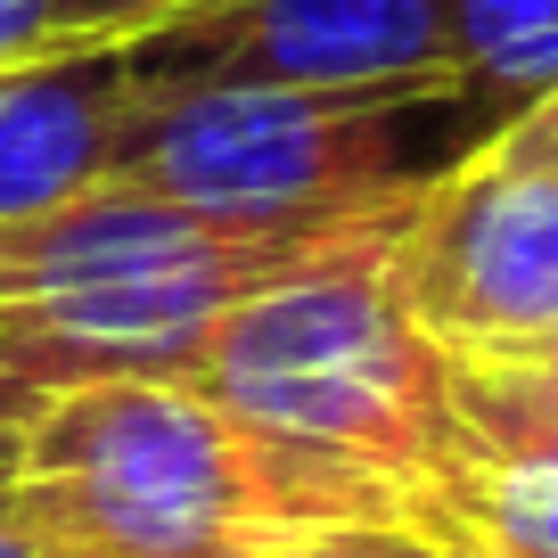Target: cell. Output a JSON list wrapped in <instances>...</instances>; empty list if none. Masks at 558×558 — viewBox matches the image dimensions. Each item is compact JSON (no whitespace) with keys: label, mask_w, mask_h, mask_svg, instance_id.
Instances as JSON below:
<instances>
[{"label":"cell","mask_w":558,"mask_h":558,"mask_svg":"<svg viewBox=\"0 0 558 558\" xmlns=\"http://www.w3.org/2000/svg\"><path fill=\"white\" fill-rule=\"evenodd\" d=\"M395 246L246 296L206 337L190 386L239 418L329 525H411L460 550L476 436L460 418L452 345L427 337L395 288Z\"/></svg>","instance_id":"obj_1"},{"label":"cell","mask_w":558,"mask_h":558,"mask_svg":"<svg viewBox=\"0 0 558 558\" xmlns=\"http://www.w3.org/2000/svg\"><path fill=\"white\" fill-rule=\"evenodd\" d=\"M411 214L418 206L329 230H239L157 190L99 181L41 222L0 230V378L34 402L99 378H190L246 296L395 246Z\"/></svg>","instance_id":"obj_2"},{"label":"cell","mask_w":558,"mask_h":558,"mask_svg":"<svg viewBox=\"0 0 558 558\" xmlns=\"http://www.w3.org/2000/svg\"><path fill=\"white\" fill-rule=\"evenodd\" d=\"M476 148L485 140L452 90L132 83L116 181L239 230H329L418 206Z\"/></svg>","instance_id":"obj_3"},{"label":"cell","mask_w":558,"mask_h":558,"mask_svg":"<svg viewBox=\"0 0 558 558\" xmlns=\"http://www.w3.org/2000/svg\"><path fill=\"white\" fill-rule=\"evenodd\" d=\"M0 501L74 558H255L320 534V509L190 378L41 395Z\"/></svg>","instance_id":"obj_4"},{"label":"cell","mask_w":558,"mask_h":558,"mask_svg":"<svg viewBox=\"0 0 558 558\" xmlns=\"http://www.w3.org/2000/svg\"><path fill=\"white\" fill-rule=\"evenodd\" d=\"M140 90H452L444 0H197L123 41Z\"/></svg>","instance_id":"obj_5"},{"label":"cell","mask_w":558,"mask_h":558,"mask_svg":"<svg viewBox=\"0 0 558 558\" xmlns=\"http://www.w3.org/2000/svg\"><path fill=\"white\" fill-rule=\"evenodd\" d=\"M395 288L452 353H525L558 337V173L476 148L418 197Z\"/></svg>","instance_id":"obj_6"},{"label":"cell","mask_w":558,"mask_h":558,"mask_svg":"<svg viewBox=\"0 0 558 558\" xmlns=\"http://www.w3.org/2000/svg\"><path fill=\"white\" fill-rule=\"evenodd\" d=\"M123 116H132L123 41H58L0 66V230L41 222L116 181Z\"/></svg>","instance_id":"obj_7"},{"label":"cell","mask_w":558,"mask_h":558,"mask_svg":"<svg viewBox=\"0 0 558 558\" xmlns=\"http://www.w3.org/2000/svg\"><path fill=\"white\" fill-rule=\"evenodd\" d=\"M444 58L452 99L493 148L525 107L558 90V0H444Z\"/></svg>","instance_id":"obj_8"},{"label":"cell","mask_w":558,"mask_h":558,"mask_svg":"<svg viewBox=\"0 0 558 558\" xmlns=\"http://www.w3.org/2000/svg\"><path fill=\"white\" fill-rule=\"evenodd\" d=\"M460 550L469 558H558V469L476 460L460 493Z\"/></svg>","instance_id":"obj_9"},{"label":"cell","mask_w":558,"mask_h":558,"mask_svg":"<svg viewBox=\"0 0 558 558\" xmlns=\"http://www.w3.org/2000/svg\"><path fill=\"white\" fill-rule=\"evenodd\" d=\"M255 558H460V550L411 534V525H320V534L271 542V550H255Z\"/></svg>","instance_id":"obj_10"},{"label":"cell","mask_w":558,"mask_h":558,"mask_svg":"<svg viewBox=\"0 0 558 558\" xmlns=\"http://www.w3.org/2000/svg\"><path fill=\"white\" fill-rule=\"evenodd\" d=\"M173 9H197V0H58L50 41H132Z\"/></svg>","instance_id":"obj_11"},{"label":"cell","mask_w":558,"mask_h":558,"mask_svg":"<svg viewBox=\"0 0 558 558\" xmlns=\"http://www.w3.org/2000/svg\"><path fill=\"white\" fill-rule=\"evenodd\" d=\"M493 157H509V165H542V173H558V90L542 107H525L518 123H509L501 140H493Z\"/></svg>","instance_id":"obj_12"},{"label":"cell","mask_w":558,"mask_h":558,"mask_svg":"<svg viewBox=\"0 0 558 558\" xmlns=\"http://www.w3.org/2000/svg\"><path fill=\"white\" fill-rule=\"evenodd\" d=\"M50 9H58V0H0V66L58 50V41H50Z\"/></svg>","instance_id":"obj_13"},{"label":"cell","mask_w":558,"mask_h":558,"mask_svg":"<svg viewBox=\"0 0 558 558\" xmlns=\"http://www.w3.org/2000/svg\"><path fill=\"white\" fill-rule=\"evenodd\" d=\"M41 402L17 395V386L0 378V493H9V476H17V452H25V418H34Z\"/></svg>","instance_id":"obj_14"},{"label":"cell","mask_w":558,"mask_h":558,"mask_svg":"<svg viewBox=\"0 0 558 558\" xmlns=\"http://www.w3.org/2000/svg\"><path fill=\"white\" fill-rule=\"evenodd\" d=\"M0 558H74V550H58V542H41L34 525L17 518V509L0 501Z\"/></svg>","instance_id":"obj_15"}]
</instances>
